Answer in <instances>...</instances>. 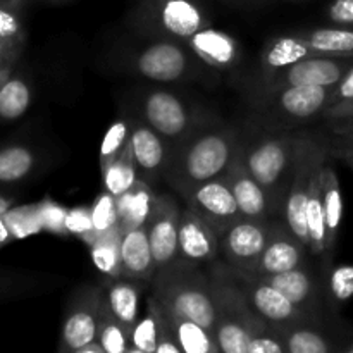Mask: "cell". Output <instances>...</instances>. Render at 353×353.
Masks as SVG:
<instances>
[{"label": "cell", "mask_w": 353, "mask_h": 353, "mask_svg": "<svg viewBox=\"0 0 353 353\" xmlns=\"http://www.w3.org/2000/svg\"><path fill=\"white\" fill-rule=\"evenodd\" d=\"M141 14L159 33L181 43L209 26L203 10L193 0H141Z\"/></svg>", "instance_id": "cell-10"}, {"label": "cell", "mask_w": 353, "mask_h": 353, "mask_svg": "<svg viewBox=\"0 0 353 353\" xmlns=\"http://www.w3.org/2000/svg\"><path fill=\"white\" fill-rule=\"evenodd\" d=\"M10 209H12V200L6 199V196L0 195V219H2V217L6 216Z\"/></svg>", "instance_id": "cell-54"}, {"label": "cell", "mask_w": 353, "mask_h": 353, "mask_svg": "<svg viewBox=\"0 0 353 353\" xmlns=\"http://www.w3.org/2000/svg\"><path fill=\"white\" fill-rule=\"evenodd\" d=\"M271 107L288 119L305 121L324 116L331 107L333 86H288L269 93Z\"/></svg>", "instance_id": "cell-18"}, {"label": "cell", "mask_w": 353, "mask_h": 353, "mask_svg": "<svg viewBox=\"0 0 353 353\" xmlns=\"http://www.w3.org/2000/svg\"><path fill=\"white\" fill-rule=\"evenodd\" d=\"M324 278L330 309L338 310L353 296V265L331 268Z\"/></svg>", "instance_id": "cell-37"}, {"label": "cell", "mask_w": 353, "mask_h": 353, "mask_svg": "<svg viewBox=\"0 0 353 353\" xmlns=\"http://www.w3.org/2000/svg\"><path fill=\"white\" fill-rule=\"evenodd\" d=\"M326 17L334 26L353 30V0H331L326 7Z\"/></svg>", "instance_id": "cell-45"}, {"label": "cell", "mask_w": 353, "mask_h": 353, "mask_svg": "<svg viewBox=\"0 0 353 353\" xmlns=\"http://www.w3.org/2000/svg\"><path fill=\"white\" fill-rule=\"evenodd\" d=\"M241 134L234 130H212L192 134L172 148L164 179L185 199L196 186L226 176L241 150Z\"/></svg>", "instance_id": "cell-1"}, {"label": "cell", "mask_w": 353, "mask_h": 353, "mask_svg": "<svg viewBox=\"0 0 353 353\" xmlns=\"http://www.w3.org/2000/svg\"><path fill=\"white\" fill-rule=\"evenodd\" d=\"M269 236V223L240 219L221 236V254L234 271L254 272Z\"/></svg>", "instance_id": "cell-16"}, {"label": "cell", "mask_w": 353, "mask_h": 353, "mask_svg": "<svg viewBox=\"0 0 353 353\" xmlns=\"http://www.w3.org/2000/svg\"><path fill=\"white\" fill-rule=\"evenodd\" d=\"M155 274H157V265H155L154 254H152L147 226L134 228V230L123 233L121 278L152 285Z\"/></svg>", "instance_id": "cell-22"}, {"label": "cell", "mask_w": 353, "mask_h": 353, "mask_svg": "<svg viewBox=\"0 0 353 353\" xmlns=\"http://www.w3.org/2000/svg\"><path fill=\"white\" fill-rule=\"evenodd\" d=\"M130 145L138 179L148 183V185L159 181V179H164L165 169H168L172 154V148H169V141L155 133L143 121H133Z\"/></svg>", "instance_id": "cell-17"}, {"label": "cell", "mask_w": 353, "mask_h": 353, "mask_svg": "<svg viewBox=\"0 0 353 353\" xmlns=\"http://www.w3.org/2000/svg\"><path fill=\"white\" fill-rule=\"evenodd\" d=\"M353 99V68L345 74V78L341 79L338 85L333 86V100H331V105L334 103L345 102V100Z\"/></svg>", "instance_id": "cell-48"}, {"label": "cell", "mask_w": 353, "mask_h": 353, "mask_svg": "<svg viewBox=\"0 0 353 353\" xmlns=\"http://www.w3.org/2000/svg\"><path fill=\"white\" fill-rule=\"evenodd\" d=\"M321 185H323V205L324 221H326V257L323 262L324 276L330 272L333 254L336 250L338 234H340L341 219H343V196H341L340 179L330 161L327 154L326 161L321 171Z\"/></svg>", "instance_id": "cell-23"}, {"label": "cell", "mask_w": 353, "mask_h": 353, "mask_svg": "<svg viewBox=\"0 0 353 353\" xmlns=\"http://www.w3.org/2000/svg\"><path fill=\"white\" fill-rule=\"evenodd\" d=\"M3 219L9 224L10 231H12L14 240L16 238H24L28 234H34L43 231L40 219V210L37 205L19 207V209H10L9 212L3 216Z\"/></svg>", "instance_id": "cell-39"}, {"label": "cell", "mask_w": 353, "mask_h": 353, "mask_svg": "<svg viewBox=\"0 0 353 353\" xmlns=\"http://www.w3.org/2000/svg\"><path fill=\"white\" fill-rule=\"evenodd\" d=\"M0 40L10 43H23L24 28L17 9L0 6Z\"/></svg>", "instance_id": "cell-44"}, {"label": "cell", "mask_w": 353, "mask_h": 353, "mask_svg": "<svg viewBox=\"0 0 353 353\" xmlns=\"http://www.w3.org/2000/svg\"><path fill=\"white\" fill-rule=\"evenodd\" d=\"M210 279L216 299L214 338L217 348L223 353H248L252 333L269 324L252 312L241 292L226 272H214Z\"/></svg>", "instance_id": "cell-4"}, {"label": "cell", "mask_w": 353, "mask_h": 353, "mask_svg": "<svg viewBox=\"0 0 353 353\" xmlns=\"http://www.w3.org/2000/svg\"><path fill=\"white\" fill-rule=\"evenodd\" d=\"M183 200L186 207L192 209L219 236V240L234 223L241 219L236 200L224 178L196 186Z\"/></svg>", "instance_id": "cell-12"}, {"label": "cell", "mask_w": 353, "mask_h": 353, "mask_svg": "<svg viewBox=\"0 0 353 353\" xmlns=\"http://www.w3.org/2000/svg\"><path fill=\"white\" fill-rule=\"evenodd\" d=\"M248 353H290L281 331L271 326L255 330L248 343Z\"/></svg>", "instance_id": "cell-41"}, {"label": "cell", "mask_w": 353, "mask_h": 353, "mask_svg": "<svg viewBox=\"0 0 353 353\" xmlns=\"http://www.w3.org/2000/svg\"><path fill=\"white\" fill-rule=\"evenodd\" d=\"M309 57H316V54L309 47V43L303 40L302 34H283V37L274 38V40H271L265 45L261 57L262 71H264L265 78H268V76L274 74V72L290 68V65Z\"/></svg>", "instance_id": "cell-25"}, {"label": "cell", "mask_w": 353, "mask_h": 353, "mask_svg": "<svg viewBox=\"0 0 353 353\" xmlns=\"http://www.w3.org/2000/svg\"><path fill=\"white\" fill-rule=\"evenodd\" d=\"M31 105V88L23 78L10 74L0 85V119L14 121L26 114Z\"/></svg>", "instance_id": "cell-33"}, {"label": "cell", "mask_w": 353, "mask_h": 353, "mask_svg": "<svg viewBox=\"0 0 353 353\" xmlns=\"http://www.w3.org/2000/svg\"><path fill=\"white\" fill-rule=\"evenodd\" d=\"M38 210H40V219L43 231L54 234H68V228H65V219H68V210L64 207L59 205L57 202L45 199L43 202L38 203Z\"/></svg>", "instance_id": "cell-43"}, {"label": "cell", "mask_w": 353, "mask_h": 353, "mask_svg": "<svg viewBox=\"0 0 353 353\" xmlns=\"http://www.w3.org/2000/svg\"><path fill=\"white\" fill-rule=\"evenodd\" d=\"M330 148V147H327ZM330 150H343V152H353V137H334L333 148Z\"/></svg>", "instance_id": "cell-51"}, {"label": "cell", "mask_w": 353, "mask_h": 353, "mask_svg": "<svg viewBox=\"0 0 353 353\" xmlns=\"http://www.w3.org/2000/svg\"><path fill=\"white\" fill-rule=\"evenodd\" d=\"M152 295L172 314L200 324L214 334L216 327V299L212 279L207 278L200 265L179 261L157 271L152 281Z\"/></svg>", "instance_id": "cell-2"}, {"label": "cell", "mask_w": 353, "mask_h": 353, "mask_svg": "<svg viewBox=\"0 0 353 353\" xmlns=\"http://www.w3.org/2000/svg\"><path fill=\"white\" fill-rule=\"evenodd\" d=\"M65 228H68V234L78 236L88 247L97 240L95 231H93L92 207H74V209H69Z\"/></svg>", "instance_id": "cell-42"}, {"label": "cell", "mask_w": 353, "mask_h": 353, "mask_svg": "<svg viewBox=\"0 0 353 353\" xmlns=\"http://www.w3.org/2000/svg\"><path fill=\"white\" fill-rule=\"evenodd\" d=\"M141 119L165 141H179L190 137L193 116L188 105L165 90L148 92L141 100Z\"/></svg>", "instance_id": "cell-13"}, {"label": "cell", "mask_w": 353, "mask_h": 353, "mask_svg": "<svg viewBox=\"0 0 353 353\" xmlns=\"http://www.w3.org/2000/svg\"><path fill=\"white\" fill-rule=\"evenodd\" d=\"M330 154V148L317 143L314 138L302 137L296 155L295 171L292 183L286 192L285 202L281 207V219L290 228L293 234L309 248V234H307V200H309L310 185L316 169Z\"/></svg>", "instance_id": "cell-5"}, {"label": "cell", "mask_w": 353, "mask_h": 353, "mask_svg": "<svg viewBox=\"0 0 353 353\" xmlns=\"http://www.w3.org/2000/svg\"><path fill=\"white\" fill-rule=\"evenodd\" d=\"M331 131L334 137H353V117L331 121Z\"/></svg>", "instance_id": "cell-50"}, {"label": "cell", "mask_w": 353, "mask_h": 353, "mask_svg": "<svg viewBox=\"0 0 353 353\" xmlns=\"http://www.w3.org/2000/svg\"><path fill=\"white\" fill-rule=\"evenodd\" d=\"M10 240H14L12 231H10V228H9V224H7V221L2 217V219H0V248L6 247V245L9 243Z\"/></svg>", "instance_id": "cell-52"}, {"label": "cell", "mask_w": 353, "mask_h": 353, "mask_svg": "<svg viewBox=\"0 0 353 353\" xmlns=\"http://www.w3.org/2000/svg\"><path fill=\"white\" fill-rule=\"evenodd\" d=\"M219 353H223V352H219Z\"/></svg>", "instance_id": "cell-60"}, {"label": "cell", "mask_w": 353, "mask_h": 353, "mask_svg": "<svg viewBox=\"0 0 353 353\" xmlns=\"http://www.w3.org/2000/svg\"><path fill=\"white\" fill-rule=\"evenodd\" d=\"M324 323H302L281 331L290 353H340L343 347L323 326Z\"/></svg>", "instance_id": "cell-27"}, {"label": "cell", "mask_w": 353, "mask_h": 353, "mask_svg": "<svg viewBox=\"0 0 353 353\" xmlns=\"http://www.w3.org/2000/svg\"><path fill=\"white\" fill-rule=\"evenodd\" d=\"M162 310L183 353H219L216 338L209 330L186 317L169 312L164 305H162Z\"/></svg>", "instance_id": "cell-29"}, {"label": "cell", "mask_w": 353, "mask_h": 353, "mask_svg": "<svg viewBox=\"0 0 353 353\" xmlns=\"http://www.w3.org/2000/svg\"><path fill=\"white\" fill-rule=\"evenodd\" d=\"M302 137H261L252 143L241 145L240 157L248 174L268 193L276 217L281 207L295 171L296 155Z\"/></svg>", "instance_id": "cell-3"}, {"label": "cell", "mask_w": 353, "mask_h": 353, "mask_svg": "<svg viewBox=\"0 0 353 353\" xmlns=\"http://www.w3.org/2000/svg\"><path fill=\"white\" fill-rule=\"evenodd\" d=\"M224 272L240 290L252 312L274 330H286V327L296 326V324L314 323L302 310L296 309L279 290L262 281L257 276L234 271L230 265Z\"/></svg>", "instance_id": "cell-6"}, {"label": "cell", "mask_w": 353, "mask_h": 353, "mask_svg": "<svg viewBox=\"0 0 353 353\" xmlns=\"http://www.w3.org/2000/svg\"><path fill=\"white\" fill-rule=\"evenodd\" d=\"M34 154L23 145L0 148V183H17L34 168Z\"/></svg>", "instance_id": "cell-35"}, {"label": "cell", "mask_w": 353, "mask_h": 353, "mask_svg": "<svg viewBox=\"0 0 353 353\" xmlns=\"http://www.w3.org/2000/svg\"><path fill=\"white\" fill-rule=\"evenodd\" d=\"M126 353H148V352H143V350H140V348L130 347V348H128V352H126Z\"/></svg>", "instance_id": "cell-58"}, {"label": "cell", "mask_w": 353, "mask_h": 353, "mask_svg": "<svg viewBox=\"0 0 353 353\" xmlns=\"http://www.w3.org/2000/svg\"><path fill=\"white\" fill-rule=\"evenodd\" d=\"M143 283L131 279H112L109 288L103 292V299L109 305L110 312L131 331V327L140 319V303Z\"/></svg>", "instance_id": "cell-26"}, {"label": "cell", "mask_w": 353, "mask_h": 353, "mask_svg": "<svg viewBox=\"0 0 353 353\" xmlns=\"http://www.w3.org/2000/svg\"><path fill=\"white\" fill-rule=\"evenodd\" d=\"M157 307H159V316H161V330H159V340H157L155 353H183L181 347H179L178 341H176L174 334H172L171 327H169L168 321H165L164 310H162V305L159 300H157Z\"/></svg>", "instance_id": "cell-46"}, {"label": "cell", "mask_w": 353, "mask_h": 353, "mask_svg": "<svg viewBox=\"0 0 353 353\" xmlns=\"http://www.w3.org/2000/svg\"><path fill=\"white\" fill-rule=\"evenodd\" d=\"M179 217L181 209L171 195H159L147 223L148 240L157 271L181 261L179 254Z\"/></svg>", "instance_id": "cell-15"}, {"label": "cell", "mask_w": 353, "mask_h": 353, "mask_svg": "<svg viewBox=\"0 0 353 353\" xmlns=\"http://www.w3.org/2000/svg\"><path fill=\"white\" fill-rule=\"evenodd\" d=\"M157 196L148 183L138 179L128 192H124L117 203V226L121 233L134 230V228L147 226L154 207L157 203Z\"/></svg>", "instance_id": "cell-24"}, {"label": "cell", "mask_w": 353, "mask_h": 353, "mask_svg": "<svg viewBox=\"0 0 353 353\" xmlns=\"http://www.w3.org/2000/svg\"><path fill=\"white\" fill-rule=\"evenodd\" d=\"M334 157L341 159V161H343L345 164L350 165L352 171H353V155H350V154H338V155H334Z\"/></svg>", "instance_id": "cell-55"}, {"label": "cell", "mask_w": 353, "mask_h": 353, "mask_svg": "<svg viewBox=\"0 0 353 353\" xmlns=\"http://www.w3.org/2000/svg\"><path fill=\"white\" fill-rule=\"evenodd\" d=\"M92 219L95 236L117 226V203L110 193L103 190L92 205Z\"/></svg>", "instance_id": "cell-40"}, {"label": "cell", "mask_w": 353, "mask_h": 353, "mask_svg": "<svg viewBox=\"0 0 353 353\" xmlns=\"http://www.w3.org/2000/svg\"><path fill=\"white\" fill-rule=\"evenodd\" d=\"M131 137V123L128 119H116L109 126V130L103 134L102 145H100V169L109 165L124 148L130 143Z\"/></svg>", "instance_id": "cell-38"}, {"label": "cell", "mask_w": 353, "mask_h": 353, "mask_svg": "<svg viewBox=\"0 0 353 353\" xmlns=\"http://www.w3.org/2000/svg\"><path fill=\"white\" fill-rule=\"evenodd\" d=\"M103 292L95 288L79 290L71 300L61 330L59 353H72L99 338L100 310Z\"/></svg>", "instance_id": "cell-9"}, {"label": "cell", "mask_w": 353, "mask_h": 353, "mask_svg": "<svg viewBox=\"0 0 353 353\" xmlns=\"http://www.w3.org/2000/svg\"><path fill=\"white\" fill-rule=\"evenodd\" d=\"M324 119L327 121H338V119H350L353 117V99L345 100V102L334 103L330 109L324 112Z\"/></svg>", "instance_id": "cell-49"}, {"label": "cell", "mask_w": 353, "mask_h": 353, "mask_svg": "<svg viewBox=\"0 0 353 353\" xmlns=\"http://www.w3.org/2000/svg\"><path fill=\"white\" fill-rule=\"evenodd\" d=\"M121 241L123 233L119 226H114L112 230L99 234L90 245L93 265L110 279H121Z\"/></svg>", "instance_id": "cell-31"}, {"label": "cell", "mask_w": 353, "mask_h": 353, "mask_svg": "<svg viewBox=\"0 0 353 353\" xmlns=\"http://www.w3.org/2000/svg\"><path fill=\"white\" fill-rule=\"evenodd\" d=\"M257 278L279 290L296 309L302 310L314 323H324L326 310H331L326 296V283L323 279L324 272L319 274L310 269L309 264L295 271L257 276Z\"/></svg>", "instance_id": "cell-8"}, {"label": "cell", "mask_w": 353, "mask_h": 353, "mask_svg": "<svg viewBox=\"0 0 353 353\" xmlns=\"http://www.w3.org/2000/svg\"><path fill=\"white\" fill-rule=\"evenodd\" d=\"M100 171H102L103 190L110 193L114 199H119L124 192H128L138 181L131 145L128 143V147L109 165H105Z\"/></svg>", "instance_id": "cell-32"}, {"label": "cell", "mask_w": 353, "mask_h": 353, "mask_svg": "<svg viewBox=\"0 0 353 353\" xmlns=\"http://www.w3.org/2000/svg\"><path fill=\"white\" fill-rule=\"evenodd\" d=\"M352 68L353 57L316 55L268 76L265 88L268 93H272L288 86H334Z\"/></svg>", "instance_id": "cell-11"}, {"label": "cell", "mask_w": 353, "mask_h": 353, "mask_svg": "<svg viewBox=\"0 0 353 353\" xmlns=\"http://www.w3.org/2000/svg\"><path fill=\"white\" fill-rule=\"evenodd\" d=\"M327 157V155H326ZM326 161V159H324ZM324 161L316 169L310 185L309 200H307V234H309L310 257L321 259V264L326 257V221H324L323 205V185H321V171Z\"/></svg>", "instance_id": "cell-28"}, {"label": "cell", "mask_w": 353, "mask_h": 353, "mask_svg": "<svg viewBox=\"0 0 353 353\" xmlns=\"http://www.w3.org/2000/svg\"><path fill=\"white\" fill-rule=\"evenodd\" d=\"M316 55L353 57V30L341 26L314 28L299 31Z\"/></svg>", "instance_id": "cell-30"}, {"label": "cell", "mask_w": 353, "mask_h": 353, "mask_svg": "<svg viewBox=\"0 0 353 353\" xmlns=\"http://www.w3.org/2000/svg\"><path fill=\"white\" fill-rule=\"evenodd\" d=\"M97 341L105 353H126L130 343V330L110 312L105 299L102 302V310H100V323H99V338Z\"/></svg>", "instance_id": "cell-36"}, {"label": "cell", "mask_w": 353, "mask_h": 353, "mask_svg": "<svg viewBox=\"0 0 353 353\" xmlns=\"http://www.w3.org/2000/svg\"><path fill=\"white\" fill-rule=\"evenodd\" d=\"M309 248L290 231L281 217L269 221V236L255 265L254 276H272L295 271L309 264ZM248 274V272H247Z\"/></svg>", "instance_id": "cell-14"}, {"label": "cell", "mask_w": 353, "mask_h": 353, "mask_svg": "<svg viewBox=\"0 0 353 353\" xmlns=\"http://www.w3.org/2000/svg\"><path fill=\"white\" fill-rule=\"evenodd\" d=\"M224 179L233 192L241 219L254 221V223H269L271 219H276L274 209H272L268 193L248 174L243 162H241L240 154H238L236 161L233 162L230 171L226 172Z\"/></svg>", "instance_id": "cell-19"}, {"label": "cell", "mask_w": 353, "mask_h": 353, "mask_svg": "<svg viewBox=\"0 0 353 353\" xmlns=\"http://www.w3.org/2000/svg\"><path fill=\"white\" fill-rule=\"evenodd\" d=\"M23 43H10V41L0 40V85L6 81L12 72V65L19 57Z\"/></svg>", "instance_id": "cell-47"}, {"label": "cell", "mask_w": 353, "mask_h": 353, "mask_svg": "<svg viewBox=\"0 0 353 353\" xmlns=\"http://www.w3.org/2000/svg\"><path fill=\"white\" fill-rule=\"evenodd\" d=\"M193 57L195 55L181 41L161 38L138 50L133 57V68L150 81H181L193 71Z\"/></svg>", "instance_id": "cell-7"}, {"label": "cell", "mask_w": 353, "mask_h": 353, "mask_svg": "<svg viewBox=\"0 0 353 353\" xmlns=\"http://www.w3.org/2000/svg\"><path fill=\"white\" fill-rule=\"evenodd\" d=\"M340 353H353V341L352 343H348L347 347H343V350H341Z\"/></svg>", "instance_id": "cell-57"}, {"label": "cell", "mask_w": 353, "mask_h": 353, "mask_svg": "<svg viewBox=\"0 0 353 353\" xmlns=\"http://www.w3.org/2000/svg\"><path fill=\"white\" fill-rule=\"evenodd\" d=\"M159 330H161V316H159L157 300L152 295L147 300V309L141 314L140 319L137 321L130 331V343L131 347L140 348V350L155 353L159 340Z\"/></svg>", "instance_id": "cell-34"}, {"label": "cell", "mask_w": 353, "mask_h": 353, "mask_svg": "<svg viewBox=\"0 0 353 353\" xmlns=\"http://www.w3.org/2000/svg\"><path fill=\"white\" fill-rule=\"evenodd\" d=\"M21 0H0V6L6 7H14V9H19Z\"/></svg>", "instance_id": "cell-56"}, {"label": "cell", "mask_w": 353, "mask_h": 353, "mask_svg": "<svg viewBox=\"0 0 353 353\" xmlns=\"http://www.w3.org/2000/svg\"><path fill=\"white\" fill-rule=\"evenodd\" d=\"M221 252L219 236L193 212L185 207L179 217V254L181 261L193 265L216 262Z\"/></svg>", "instance_id": "cell-20"}, {"label": "cell", "mask_w": 353, "mask_h": 353, "mask_svg": "<svg viewBox=\"0 0 353 353\" xmlns=\"http://www.w3.org/2000/svg\"><path fill=\"white\" fill-rule=\"evenodd\" d=\"M185 45L199 61L221 71L233 69L241 55L236 38L212 26L202 28L199 33L186 40Z\"/></svg>", "instance_id": "cell-21"}, {"label": "cell", "mask_w": 353, "mask_h": 353, "mask_svg": "<svg viewBox=\"0 0 353 353\" xmlns=\"http://www.w3.org/2000/svg\"><path fill=\"white\" fill-rule=\"evenodd\" d=\"M72 353H105V352H103V348L100 347L99 341H95V343L86 345V347L79 348V350H76V352H72Z\"/></svg>", "instance_id": "cell-53"}, {"label": "cell", "mask_w": 353, "mask_h": 353, "mask_svg": "<svg viewBox=\"0 0 353 353\" xmlns=\"http://www.w3.org/2000/svg\"><path fill=\"white\" fill-rule=\"evenodd\" d=\"M330 152H333V155H338V154H350V155H353V152H343V150H330Z\"/></svg>", "instance_id": "cell-59"}]
</instances>
